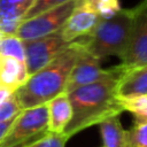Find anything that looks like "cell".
<instances>
[{"mask_svg": "<svg viewBox=\"0 0 147 147\" xmlns=\"http://www.w3.org/2000/svg\"><path fill=\"white\" fill-rule=\"evenodd\" d=\"M47 105L21 110L0 140V147H26L48 132Z\"/></svg>", "mask_w": 147, "mask_h": 147, "instance_id": "277c9868", "label": "cell"}, {"mask_svg": "<svg viewBox=\"0 0 147 147\" xmlns=\"http://www.w3.org/2000/svg\"><path fill=\"white\" fill-rule=\"evenodd\" d=\"M82 48L80 38L69 44L45 67L30 75L26 82L15 91L20 108L23 110L46 105L56 95L65 92L70 71Z\"/></svg>", "mask_w": 147, "mask_h": 147, "instance_id": "7a4b0ae2", "label": "cell"}, {"mask_svg": "<svg viewBox=\"0 0 147 147\" xmlns=\"http://www.w3.org/2000/svg\"><path fill=\"white\" fill-rule=\"evenodd\" d=\"M77 1L78 0H69L31 18L23 20L18 25L15 36L22 40H30L59 31L75 9Z\"/></svg>", "mask_w": 147, "mask_h": 147, "instance_id": "5b68a950", "label": "cell"}, {"mask_svg": "<svg viewBox=\"0 0 147 147\" xmlns=\"http://www.w3.org/2000/svg\"><path fill=\"white\" fill-rule=\"evenodd\" d=\"M102 147H126V130H124L119 115L111 116L100 124Z\"/></svg>", "mask_w": 147, "mask_h": 147, "instance_id": "5bb4252c", "label": "cell"}, {"mask_svg": "<svg viewBox=\"0 0 147 147\" xmlns=\"http://www.w3.org/2000/svg\"><path fill=\"white\" fill-rule=\"evenodd\" d=\"M147 95V64L126 71L116 86L118 99Z\"/></svg>", "mask_w": 147, "mask_h": 147, "instance_id": "8fae6325", "label": "cell"}, {"mask_svg": "<svg viewBox=\"0 0 147 147\" xmlns=\"http://www.w3.org/2000/svg\"><path fill=\"white\" fill-rule=\"evenodd\" d=\"M126 147H147V121L134 122L126 130Z\"/></svg>", "mask_w": 147, "mask_h": 147, "instance_id": "e0dca14e", "label": "cell"}, {"mask_svg": "<svg viewBox=\"0 0 147 147\" xmlns=\"http://www.w3.org/2000/svg\"><path fill=\"white\" fill-rule=\"evenodd\" d=\"M124 74L125 71L122 69L119 64L108 68V69L101 68L100 61L93 55H91L84 48V45H83V48L79 52L77 60L70 71L68 83L65 86V93L77 87L88 85V84H92V83H95V82H99V80H102L109 77H115V76L122 77Z\"/></svg>", "mask_w": 147, "mask_h": 147, "instance_id": "52a82bcc", "label": "cell"}, {"mask_svg": "<svg viewBox=\"0 0 147 147\" xmlns=\"http://www.w3.org/2000/svg\"><path fill=\"white\" fill-rule=\"evenodd\" d=\"M147 64V0L133 8L132 29L121 67L126 72Z\"/></svg>", "mask_w": 147, "mask_h": 147, "instance_id": "8992f818", "label": "cell"}, {"mask_svg": "<svg viewBox=\"0 0 147 147\" xmlns=\"http://www.w3.org/2000/svg\"><path fill=\"white\" fill-rule=\"evenodd\" d=\"M29 74L25 62L15 57L0 55V82L16 91L28 79Z\"/></svg>", "mask_w": 147, "mask_h": 147, "instance_id": "4fadbf2b", "label": "cell"}, {"mask_svg": "<svg viewBox=\"0 0 147 147\" xmlns=\"http://www.w3.org/2000/svg\"><path fill=\"white\" fill-rule=\"evenodd\" d=\"M21 110L22 109L20 108L14 93V95L10 96L7 101L0 103V123L15 118L21 113Z\"/></svg>", "mask_w": 147, "mask_h": 147, "instance_id": "44dd1931", "label": "cell"}, {"mask_svg": "<svg viewBox=\"0 0 147 147\" xmlns=\"http://www.w3.org/2000/svg\"><path fill=\"white\" fill-rule=\"evenodd\" d=\"M0 55L15 57L25 62V52L23 40L15 34H2L0 40Z\"/></svg>", "mask_w": 147, "mask_h": 147, "instance_id": "2e32d148", "label": "cell"}, {"mask_svg": "<svg viewBox=\"0 0 147 147\" xmlns=\"http://www.w3.org/2000/svg\"><path fill=\"white\" fill-rule=\"evenodd\" d=\"M14 93L15 91H13L11 88H9L8 86H6L0 82V103H3L5 101H7L10 96L14 95Z\"/></svg>", "mask_w": 147, "mask_h": 147, "instance_id": "7402d4cb", "label": "cell"}, {"mask_svg": "<svg viewBox=\"0 0 147 147\" xmlns=\"http://www.w3.org/2000/svg\"><path fill=\"white\" fill-rule=\"evenodd\" d=\"M69 0H33L32 5L30 6V8L28 9V11L25 13L23 20H28L31 18L42 11H46L48 9L55 8L64 2H67Z\"/></svg>", "mask_w": 147, "mask_h": 147, "instance_id": "ffe728a7", "label": "cell"}, {"mask_svg": "<svg viewBox=\"0 0 147 147\" xmlns=\"http://www.w3.org/2000/svg\"><path fill=\"white\" fill-rule=\"evenodd\" d=\"M100 21V16L86 0H78L75 9L61 28V33L67 42L88 37Z\"/></svg>", "mask_w": 147, "mask_h": 147, "instance_id": "9c48e42d", "label": "cell"}, {"mask_svg": "<svg viewBox=\"0 0 147 147\" xmlns=\"http://www.w3.org/2000/svg\"><path fill=\"white\" fill-rule=\"evenodd\" d=\"M25 52V65L29 76L49 63L71 42H67L61 33V29L45 37L23 40Z\"/></svg>", "mask_w": 147, "mask_h": 147, "instance_id": "ba28073f", "label": "cell"}, {"mask_svg": "<svg viewBox=\"0 0 147 147\" xmlns=\"http://www.w3.org/2000/svg\"><path fill=\"white\" fill-rule=\"evenodd\" d=\"M33 0H0V31L15 34Z\"/></svg>", "mask_w": 147, "mask_h": 147, "instance_id": "30bf717a", "label": "cell"}, {"mask_svg": "<svg viewBox=\"0 0 147 147\" xmlns=\"http://www.w3.org/2000/svg\"><path fill=\"white\" fill-rule=\"evenodd\" d=\"M119 78V76L109 77L67 93L72 111L71 119L63 131L68 138L123 113L116 96V86Z\"/></svg>", "mask_w": 147, "mask_h": 147, "instance_id": "6da1fadb", "label": "cell"}, {"mask_svg": "<svg viewBox=\"0 0 147 147\" xmlns=\"http://www.w3.org/2000/svg\"><path fill=\"white\" fill-rule=\"evenodd\" d=\"M69 138L64 133L47 132L45 136L33 141L26 147H65Z\"/></svg>", "mask_w": 147, "mask_h": 147, "instance_id": "d6986e66", "label": "cell"}, {"mask_svg": "<svg viewBox=\"0 0 147 147\" xmlns=\"http://www.w3.org/2000/svg\"><path fill=\"white\" fill-rule=\"evenodd\" d=\"M13 121H14V118H13V119H9V121H6V122L0 123V140L2 139V137L5 136V133L7 132V130L9 129V126L11 125Z\"/></svg>", "mask_w": 147, "mask_h": 147, "instance_id": "603a6c76", "label": "cell"}, {"mask_svg": "<svg viewBox=\"0 0 147 147\" xmlns=\"http://www.w3.org/2000/svg\"><path fill=\"white\" fill-rule=\"evenodd\" d=\"M118 102L123 111H129L130 114H132L134 122L147 121V95L118 99Z\"/></svg>", "mask_w": 147, "mask_h": 147, "instance_id": "9a60e30c", "label": "cell"}, {"mask_svg": "<svg viewBox=\"0 0 147 147\" xmlns=\"http://www.w3.org/2000/svg\"><path fill=\"white\" fill-rule=\"evenodd\" d=\"M2 34H3V33H1V31H0V40H1V38H2Z\"/></svg>", "mask_w": 147, "mask_h": 147, "instance_id": "cb8c5ba5", "label": "cell"}, {"mask_svg": "<svg viewBox=\"0 0 147 147\" xmlns=\"http://www.w3.org/2000/svg\"><path fill=\"white\" fill-rule=\"evenodd\" d=\"M48 111V132L63 133L65 126L71 119V105L65 92L56 95L47 103Z\"/></svg>", "mask_w": 147, "mask_h": 147, "instance_id": "7c38bea8", "label": "cell"}, {"mask_svg": "<svg viewBox=\"0 0 147 147\" xmlns=\"http://www.w3.org/2000/svg\"><path fill=\"white\" fill-rule=\"evenodd\" d=\"M100 18H109L118 13L122 8L119 5V0H86Z\"/></svg>", "mask_w": 147, "mask_h": 147, "instance_id": "ac0fdd59", "label": "cell"}, {"mask_svg": "<svg viewBox=\"0 0 147 147\" xmlns=\"http://www.w3.org/2000/svg\"><path fill=\"white\" fill-rule=\"evenodd\" d=\"M133 21V8L121 9L109 18H100L88 37L82 38L84 48L99 61L125 54Z\"/></svg>", "mask_w": 147, "mask_h": 147, "instance_id": "3957f363", "label": "cell"}]
</instances>
